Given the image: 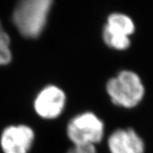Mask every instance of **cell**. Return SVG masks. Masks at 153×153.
<instances>
[{
    "instance_id": "cell-1",
    "label": "cell",
    "mask_w": 153,
    "mask_h": 153,
    "mask_svg": "<svg viewBox=\"0 0 153 153\" xmlns=\"http://www.w3.org/2000/svg\"><path fill=\"white\" fill-rule=\"evenodd\" d=\"M105 90L111 101L117 106L133 109L142 102L146 87L135 71L122 70L106 82Z\"/></svg>"
},
{
    "instance_id": "cell-2",
    "label": "cell",
    "mask_w": 153,
    "mask_h": 153,
    "mask_svg": "<svg viewBox=\"0 0 153 153\" xmlns=\"http://www.w3.org/2000/svg\"><path fill=\"white\" fill-rule=\"evenodd\" d=\"M53 0H19L13 22L19 33L27 38L40 36L45 27Z\"/></svg>"
},
{
    "instance_id": "cell-3",
    "label": "cell",
    "mask_w": 153,
    "mask_h": 153,
    "mask_svg": "<svg viewBox=\"0 0 153 153\" xmlns=\"http://www.w3.org/2000/svg\"><path fill=\"white\" fill-rule=\"evenodd\" d=\"M66 134L74 146H94L104 137L105 124L98 116L86 111L71 118Z\"/></svg>"
},
{
    "instance_id": "cell-4",
    "label": "cell",
    "mask_w": 153,
    "mask_h": 153,
    "mask_svg": "<svg viewBox=\"0 0 153 153\" xmlns=\"http://www.w3.org/2000/svg\"><path fill=\"white\" fill-rule=\"evenodd\" d=\"M66 96L65 92L55 85H48L39 91L34 100V110L44 119H55L65 108Z\"/></svg>"
},
{
    "instance_id": "cell-5",
    "label": "cell",
    "mask_w": 153,
    "mask_h": 153,
    "mask_svg": "<svg viewBox=\"0 0 153 153\" xmlns=\"http://www.w3.org/2000/svg\"><path fill=\"white\" fill-rule=\"evenodd\" d=\"M35 134L25 124L5 128L0 137V146L4 153H28L33 146Z\"/></svg>"
},
{
    "instance_id": "cell-6",
    "label": "cell",
    "mask_w": 153,
    "mask_h": 153,
    "mask_svg": "<svg viewBox=\"0 0 153 153\" xmlns=\"http://www.w3.org/2000/svg\"><path fill=\"white\" fill-rule=\"evenodd\" d=\"M107 146L110 153H145L146 143L134 128H118L110 134Z\"/></svg>"
},
{
    "instance_id": "cell-7",
    "label": "cell",
    "mask_w": 153,
    "mask_h": 153,
    "mask_svg": "<svg viewBox=\"0 0 153 153\" xmlns=\"http://www.w3.org/2000/svg\"><path fill=\"white\" fill-rule=\"evenodd\" d=\"M105 29L113 33L130 37L135 31V26L131 19L128 16L119 13L111 14L105 26Z\"/></svg>"
},
{
    "instance_id": "cell-8",
    "label": "cell",
    "mask_w": 153,
    "mask_h": 153,
    "mask_svg": "<svg viewBox=\"0 0 153 153\" xmlns=\"http://www.w3.org/2000/svg\"><path fill=\"white\" fill-rule=\"evenodd\" d=\"M102 36L105 44L111 49L123 51L128 49L131 45V40L129 37L111 33L105 28L103 29Z\"/></svg>"
},
{
    "instance_id": "cell-9",
    "label": "cell",
    "mask_w": 153,
    "mask_h": 153,
    "mask_svg": "<svg viewBox=\"0 0 153 153\" xmlns=\"http://www.w3.org/2000/svg\"><path fill=\"white\" fill-rule=\"evenodd\" d=\"M11 60H12V54L10 49V46L0 44V66L8 65Z\"/></svg>"
},
{
    "instance_id": "cell-10",
    "label": "cell",
    "mask_w": 153,
    "mask_h": 153,
    "mask_svg": "<svg viewBox=\"0 0 153 153\" xmlns=\"http://www.w3.org/2000/svg\"><path fill=\"white\" fill-rule=\"evenodd\" d=\"M67 153H97L94 146H74Z\"/></svg>"
},
{
    "instance_id": "cell-11",
    "label": "cell",
    "mask_w": 153,
    "mask_h": 153,
    "mask_svg": "<svg viewBox=\"0 0 153 153\" xmlns=\"http://www.w3.org/2000/svg\"><path fill=\"white\" fill-rule=\"evenodd\" d=\"M0 44H4L7 46H10V38L9 37L8 33L4 30L1 22H0Z\"/></svg>"
}]
</instances>
